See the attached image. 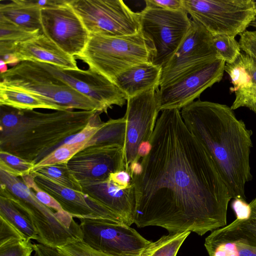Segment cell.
<instances>
[{
    "label": "cell",
    "instance_id": "cell-1",
    "mask_svg": "<svg viewBox=\"0 0 256 256\" xmlns=\"http://www.w3.org/2000/svg\"><path fill=\"white\" fill-rule=\"evenodd\" d=\"M140 170L132 177L134 223L200 236L226 225L232 198L212 157L186 126L180 110L162 111Z\"/></svg>",
    "mask_w": 256,
    "mask_h": 256
},
{
    "label": "cell",
    "instance_id": "cell-2",
    "mask_svg": "<svg viewBox=\"0 0 256 256\" xmlns=\"http://www.w3.org/2000/svg\"><path fill=\"white\" fill-rule=\"evenodd\" d=\"M180 113L188 130L212 157L232 198L246 200V184L252 178V131L226 104L198 100Z\"/></svg>",
    "mask_w": 256,
    "mask_h": 256
},
{
    "label": "cell",
    "instance_id": "cell-3",
    "mask_svg": "<svg viewBox=\"0 0 256 256\" xmlns=\"http://www.w3.org/2000/svg\"><path fill=\"white\" fill-rule=\"evenodd\" d=\"M97 112L44 113L0 106V150L36 164L49 150L80 131Z\"/></svg>",
    "mask_w": 256,
    "mask_h": 256
},
{
    "label": "cell",
    "instance_id": "cell-4",
    "mask_svg": "<svg viewBox=\"0 0 256 256\" xmlns=\"http://www.w3.org/2000/svg\"><path fill=\"white\" fill-rule=\"evenodd\" d=\"M0 84L32 94L66 110L104 112L98 104L56 77L38 62H20L0 74Z\"/></svg>",
    "mask_w": 256,
    "mask_h": 256
},
{
    "label": "cell",
    "instance_id": "cell-5",
    "mask_svg": "<svg viewBox=\"0 0 256 256\" xmlns=\"http://www.w3.org/2000/svg\"><path fill=\"white\" fill-rule=\"evenodd\" d=\"M152 56L151 44L140 31L125 36L90 34L85 48L76 58L113 82L119 73L128 67L152 62Z\"/></svg>",
    "mask_w": 256,
    "mask_h": 256
},
{
    "label": "cell",
    "instance_id": "cell-6",
    "mask_svg": "<svg viewBox=\"0 0 256 256\" xmlns=\"http://www.w3.org/2000/svg\"><path fill=\"white\" fill-rule=\"evenodd\" d=\"M0 196L11 200L31 220L37 230L39 244L58 248L72 241L82 240V230L63 224L56 212L40 202L21 178L0 170Z\"/></svg>",
    "mask_w": 256,
    "mask_h": 256
},
{
    "label": "cell",
    "instance_id": "cell-7",
    "mask_svg": "<svg viewBox=\"0 0 256 256\" xmlns=\"http://www.w3.org/2000/svg\"><path fill=\"white\" fill-rule=\"evenodd\" d=\"M184 10L212 35L235 38L256 17L254 0H182Z\"/></svg>",
    "mask_w": 256,
    "mask_h": 256
},
{
    "label": "cell",
    "instance_id": "cell-8",
    "mask_svg": "<svg viewBox=\"0 0 256 256\" xmlns=\"http://www.w3.org/2000/svg\"><path fill=\"white\" fill-rule=\"evenodd\" d=\"M140 13V32L152 50V62L162 68L189 30L192 20L184 10L145 7Z\"/></svg>",
    "mask_w": 256,
    "mask_h": 256
},
{
    "label": "cell",
    "instance_id": "cell-9",
    "mask_svg": "<svg viewBox=\"0 0 256 256\" xmlns=\"http://www.w3.org/2000/svg\"><path fill=\"white\" fill-rule=\"evenodd\" d=\"M90 34L132 35L140 31V13L122 0H68Z\"/></svg>",
    "mask_w": 256,
    "mask_h": 256
},
{
    "label": "cell",
    "instance_id": "cell-10",
    "mask_svg": "<svg viewBox=\"0 0 256 256\" xmlns=\"http://www.w3.org/2000/svg\"><path fill=\"white\" fill-rule=\"evenodd\" d=\"M226 62L220 58L198 64L156 90L159 111L182 108L223 76Z\"/></svg>",
    "mask_w": 256,
    "mask_h": 256
},
{
    "label": "cell",
    "instance_id": "cell-11",
    "mask_svg": "<svg viewBox=\"0 0 256 256\" xmlns=\"http://www.w3.org/2000/svg\"><path fill=\"white\" fill-rule=\"evenodd\" d=\"M82 241L112 256H140L152 242L123 223L96 218H80Z\"/></svg>",
    "mask_w": 256,
    "mask_h": 256
},
{
    "label": "cell",
    "instance_id": "cell-12",
    "mask_svg": "<svg viewBox=\"0 0 256 256\" xmlns=\"http://www.w3.org/2000/svg\"><path fill=\"white\" fill-rule=\"evenodd\" d=\"M152 88L127 99L124 116L126 120V134L124 156L125 170L140 162L138 151L144 142H150L158 110L156 90Z\"/></svg>",
    "mask_w": 256,
    "mask_h": 256
},
{
    "label": "cell",
    "instance_id": "cell-13",
    "mask_svg": "<svg viewBox=\"0 0 256 256\" xmlns=\"http://www.w3.org/2000/svg\"><path fill=\"white\" fill-rule=\"evenodd\" d=\"M68 2L40 10L42 32L64 52L76 57L85 48L90 34Z\"/></svg>",
    "mask_w": 256,
    "mask_h": 256
},
{
    "label": "cell",
    "instance_id": "cell-14",
    "mask_svg": "<svg viewBox=\"0 0 256 256\" xmlns=\"http://www.w3.org/2000/svg\"><path fill=\"white\" fill-rule=\"evenodd\" d=\"M218 58L212 34L202 24L192 20L188 33L162 68L159 88L198 64Z\"/></svg>",
    "mask_w": 256,
    "mask_h": 256
},
{
    "label": "cell",
    "instance_id": "cell-15",
    "mask_svg": "<svg viewBox=\"0 0 256 256\" xmlns=\"http://www.w3.org/2000/svg\"><path fill=\"white\" fill-rule=\"evenodd\" d=\"M38 62L56 77L98 104L104 112L106 113L114 105L122 107L127 100L126 95L112 81L90 68L65 70Z\"/></svg>",
    "mask_w": 256,
    "mask_h": 256
},
{
    "label": "cell",
    "instance_id": "cell-16",
    "mask_svg": "<svg viewBox=\"0 0 256 256\" xmlns=\"http://www.w3.org/2000/svg\"><path fill=\"white\" fill-rule=\"evenodd\" d=\"M250 204L252 212L248 219L236 218L206 238L209 256H256V198Z\"/></svg>",
    "mask_w": 256,
    "mask_h": 256
},
{
    "label": "cell",
    "instance_id": "cell-17",
    "mask_svg": "<svg viewBox=\"0 0 256 256\" xmlns=\"http://www.w3.org/2000/svg\"><path fill=\"white\" fill-rule=\"evenodd\" d=\"M80 182L104 180L112 173L125 170L124 148L114 146H94L82 148L68 162Z\"/></svg>",
    "mask_w": 256,
    "mask_h": 256
},
{
    "label": "cell",
    "instance_id": "cell-18",
    "mask_svg": "<svg viewBox=\"0 0 256 256\" xmlns=\"http://www.w3.org/2000/svg\"><path fill=\"white\" fill-rule=\"evenodd\" d=\"M32 176L37 184L73 218L104 219L124 224L118 215L82 192L63 186L40 175Z\"/></svg>",
    "mask_w": 256,
    "mask_h": 256
},
{
    "label": "cell",
    "instance_id": "cell-19",
    "mask_svg": "<svg viewBox=\"0 0 256 256\" xmlns=\"http://www.w3.org/2000/svg\"><path fill=\"white\" fill-rule=\"evenodd\" d=\"M82 192L118 215L125 224L134 223L135 210L134 186L122 188L109 178L104 180L80 182Z\"/></svg>",
    "mask_w": 256,
    "mask_h": 256
},
{
    "label": "cell",
    "instance_id": "cell-20",
    "mask_svg": "<svg viewBox=\"0 0 256 256\" xmlns=\"http://www.w3.org/2000/svg\"><path fill=\"white\" fill-rule=\"evenodd\" d=\"M10 53L14 54L20 62L45 63L65 70L80 69L74 56L64 52L42 34L26 42L14 44L6 54Z\"/></svg>",
    "mask_w": 256,
    "mask_h": 256
},
{
    "label": "cell",
    "instance_id": "cell-21",
    "mask_svg": "<svg viewBox=\"0 0 256 256\" xmlns=\"http://www.w3.org/2000/svg\"><path fill=\"white\" fill-rule=\"evenodd\" d=\"M224 71L233 84L230 90L235 94L231 108L246 107L256 113V62L242 52L234 63L226 64Z\"/></svg>",
    "mask_w": 256,
    "mask_h": 256
},
{
    "label": "cell",
    "instance_id": "cell-22",
    "mask_svg": "<svg viewBox=\"0 0 256 256\" xmlns=\"http://www.w3.org/2000/svg\"><path fill=\"white\" fill-rule=\"evenodd\" d=\"M162 68L150 62L134 64L119 73L114 83L126 98L152 88H159Z\"/></svg>",
    "mask_w": 256,
    "mask_h": 256
},
{
    "label": "cell",
    "instance_id": "cell-23",
    "mask_svg": "<svg viewBox=\"0 0 256 256\" xmlns=\"http://www.w3.org/2000/svg\"><path fill=\"white\" fill-rule=\"evenodd\" d=\"M0 16L30 31L42 32L40 10L28 5L22 0L0 4Z\"/></svg>",
    "mask_w": 256,
    "mask_h": 256
},
{
    "label": "cell",
    "instance_id": "cell-24",
    "mask_svg": "<svg viewBox=\"0 0 256 256\" xmlns=\"http://www.w3.org/2000/svg\"><path fill=\"white\" fill-rule=\"evenodd\" d=\"M0 106L18 110L44 108L64 110L60 106L48 103L34 95L0 84Z\"/></svg>",
    "mask_w": 256,
    "mask_h": 256
},
{
    "label": "cell",
    "instance_id": "cell-25",
    "mask_svg": "<svg viewBox=\"0 0 256 256\" xmlns=\"http://www.w3.org/2000/svg\"><path fill=\"white\" fill-rule=\"evenodd\" d=\"M126 127L124 116L102 122L98 130L83 148L94 146H114L124 148Z\"/></svg>",
    "mask_w": 256,
    "mask_h": 256
},
{
    "label": "cell",
    "instance_id": "cell-26",
    "mask_svg": "<svg viewBox=\"0 0 256 256\" xmlns=\"http://www.w3.org/2000/svg\"><path fill=\"white\" fill-rule=\"evenodd\" d=\"M0 216L17 228L28 240H39L37 230L29 218L9 198L0 196Z\"/></svg>",
    "mask_w": 256,
    "mask_h": 256
},
{
    "label": "cell",
    "instance_id": "cell-27",
    "mask_svg": "<svg viewBox=\"0 0 256 256\" xmlns=\"http://www.w3.org/2000/svg\"><path fill=\"white\" fill-rule=\"evenodd\" d=\"M191 232H171L151 242L140 256H176L179 249Z\"/></svg>",
    "mask_w": 256,
    "mask_h": 256
},
{
    "label": "cell",
    "instance_id": "cell-28",
    "mask_svg": "<svg viewBox=\"0 0 256 256\" xmlns=\"http://www.w3.org/2000/svg\"><path fill=\"white\" fill-rule=\"evenodd\" d=\"M30 174L42 176L63 186L82 192L80 183L70 171L67 162L44 166Z\"/></svg>",
    "mask_w": 256,
    "mask_h": 256
},
{
    "label": "cell",
    "instance_id": "cell-29",
    "mask_svg": "<svg viewBox=\"0 0 256 256\" xmlns=\"http://www.w3.org/2000/svg\"><path fill=\"white\" fill-rule=\"evenodd\" d=\"M86 143L87 142L74 144H64L35 164L32 171L46 166L68 162L84 147Z\"/></svg>",
    "mask_w": 256,
    "mask_h": 256
},
{
    "label": "cell",
    "instance_id": "cell-30",
    "mask_svg": "<svg viewBox=\"0 0 256 256\" xmlns=\"http://www.w3.org/2000/svg\"><path fill=\"white\" fill-rule=\"evenodd\" d=\"M35 164L10 152L0 150V170L19 178L28 175Z\"/></svg>",
    "mask_w": 256,
    "mask_h": 256
},
{
    "label": "cell",
    "instance_id": "cell-31",
    "mask_svg": "<svg viewBox=\"0 0 256 256\" xmlns=\"http://www.w3.org/2000/svg\"><path fill=\"white\" fill-rule=\"evenodd\" d=\"M42 32L30 31L0 16V41L17 44L28 40Z\"/></svg>",
    "mask_w": 256,
    "mask_h": 256
},
{
    "label": "cell",
    "instance_id": "cell-32",
    "mask_svg": "<svg viewBox=\"0 0 256 256\" xmlns=\"http://www.w3.org/2000/svg\"><path fill=\"white\" fill-rule=\"evenodd\" d=\"M212 36L218 57L226 64L234 63L242 53L238 42L234 37L224 34H213Z\"/></svg>",
    "mask_w": 256,
    "mask_h": 256
},
{
    "label": "cell",
    "instance_id": "cell-33",
    "mask_svg": "<svg viewBox=\"0 0 256 256\" xmlns=\"http://www.w3.org/2000/svg\"><path fill=\"white\" fill-rule=\"evenodd\" d=\"M21 178L28 188L32 191L36 198L40 202L56 212L64 210L60 204L54 198L37 184L32 175L30 174Z\"/></svg>",
    "mask_w": 256,
    "mask_h": 256
},
{
    "label": "cell",
    "instance_id": "cell-34",
    "mask_svg": "<svg viewBox=\"0 0 256 256\" xmlns=\"http://www.w3.org/2000/svg\"><path fill=\"white\" fill-rule=\"evenodd\" d=\"M34 251L30 240H14L0 246V256H30Z\"/></svg>",
    "mask_w": 256,
    "mask_h": 256
},
{
    "label": "cell",
    "instance_id": "cell-35",
    "mask_svg": "<svg viewBox=\"0 0 256 256\" xmlns=\"http://www.w3.org/2000/svg\"><path fill=\"white\" fill-rule=\"evenodd\" d=\"M57 248L68 256H112L92 248L82 240L70 242Z\"/></svg>",
    "mask_w": 256,
    "mask_h": 256
},
{
    "label": "cell",
    "instance_id": "cell-36",
    "mask_svg": "<svg viewBox=\"0 0 256 256\" xmlns=\"http://www.w3.org/2000/svg\"><path fill=\"white\" fill-rule=\"evenodd\" d=\"M101 113L97 112L87 124L78 132L74 135L65 143L74 144L76 143L88 142L96 134L102 124L100 114Z\"/></svg>",
    "mask_w": 256,
    "mask_h": 256
},
{
    "label": "cell",
    "instance_id": "cell-37",
    "mask_svg": "<svg viewBox=\"0 0 256 256\" xmlns=\"http://www.w3.org/2000/svg\"><path fill=\"white\" fill-rule=\"evenodd\" d=\"M28 240L17 228L0 216V246L12 240Z\"/></svg>",
    "mask_w": 256,
    "mask_h": 256
},
{
    "label": "cell",
    "instance_id": "cell-38",
    "mask_svg": "<svg viewBox=\"0 0 256 256\" xmlns=\"http://www.w3.org/2000/svg\"><path fill=\"white\" fill-rule=\"evenodd\" d=\"M241 50L256 62V30H245L238 42Z\"/></svg>",
    "mask_w": 256,
    "mask_h": 256
},
{
    "label": "cell",
    "instance_id": "cell-39",
    "mask_svg": "<svg viewBox=\"0 0 256 256\" xmlns=\"http://www.w3.org/2000/svg\"><path fill=\"white\" fill-rule=\"evenodd\" d=\"M145 2L147 8L171 10H184L182 0H146Z\"/></svg>",
    "mask_w": 256,
    "mask_h": 256
},
{
    "label": "cell",
    "instance_id": "cell-40",
    "mask_svg": "<svg viewBox=\"0 0 256 256\" xmlns=\"http://www.w3.org/2000/svg\"><path fill=\"white\" fill-rule=\"evenodd\" d=\"M231 206L236 214V219L244 220L250 217L251 206L245 200L239 198H234Z\"/></svg>",
    "mask_w": 256,
    "mask_h": 256
},
{
    "label": "cell",
    "instance_id": "cell-41",
    "mask_svg": "<svg viewBox=\"0 0 256 256\" xmlns=\"http://www.w3.org/2000/svg\"><path fill=\"white\" fill-rule=\"evenodd\" d=\"M26 4L40 10L53 8L66 4L68 0H22Z\"/></svg>",
    "mask_w": 256,
    "mask_h": 256
},
{
    "label": "cell",
    "instance_id": "cell-42",
    "mask_svg": "<svg viewBox=\"0 0 256 256\" xmlns=\"http://www.w3.org/2000/svg\"><path fill=\"white\" fill-rule=\"evenodd\" d=\"M109 178L122 188L128 187L131 184L132 178L126 170H120L110 174Z\"/></svg>",
    "mask_w": 256,
    "mask_h": 256
},
{
    "label": "cell",
    "instance_id": "cell-43",
    "mask_svg": "<svg viewBox=\"0 0 256 256\" xmlns=\"http://www.w3.org/2000/svg\"><path fill=\"white\" fill-rule=\"evenodd\" d=\"M34 256H68L57 248L42 244L36 245L34 248Z\"/></svg>",
    "mask_w": 256,
    "mask_h": 256
},
{
    "label": "cell",
    "instance_id": "cell-44",
    "mask_svg": "<svg viewBox=\"0 0 256 256\" xmlns=\"http://www.w3.org/2000/svg\"><path fill=\"white\" fill-rule=\"evenodd\" d=\"M0 60L5 62L7 64L12 66H16L20 62L18 58L12 53L0 55Z\"/></svg>",
    "mask_w": 256,
    "mask_h": 256
},
{
    "label": "cell",
    "instance_id": "cell-45",
    "mask_svg": "<svg viewBox=\"0 0 256 256\" xmlns=\"http://www.w3.org/2000/svg\"><path fill=\"white\" fill-rule=\"evenodd\" d=\"M7 64L2 60H0V74L6 72L8 69Z\"/></svg>",
    "mask_w": 256,
    "mask_h": 256
},
{
    "label": "cell",
    "instance_id": "cell-46",
    "mask_svg": "<svg viewBox=\"0 0 256 256\" xmlns=\"http://www.w3.org/2000/svg\"><path fill=\"white\" fill-rule=\"evenodd\" d=\"M250 26H252L256 28V17L254 20L250 24Z\"/></svg>",
    "mask_w": 256,
    "mask_h": 256
}]
</instances>
